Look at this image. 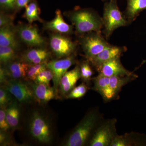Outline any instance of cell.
I'll list each match as a JSON object with an SVG mask.
<instances>
[{
  "label": "cell",
  "instance_id": "cell-26",
  "mask_svg": "<svg viewBox=\"0 0 146 146\" xmlns=\"http://www.w3.org/2000/svg\"><path fill=\"white\" fill-rule=\"evenodd\" d=\"M89 61L88 60L84 61L80 65L81 79L84 82L89 83L92 80L94 72L91 68Z\"/></svg>",
  "mask_w": 146,
  "mask_h": 146
},
{
  "label": "cell",
  "instance_id": "cell-23",
  "mask_svg": "<svg viewBox=\"0 0 146 146\" xmlns=\"http://www.w3.org/2000/svg\"><path fill=\"white\" fill-rule=\"evenodd\" d=\"M24 17L30 25L35 21L42 22L43 21L39 16V6L36 1H32L27 6L24 13Z\"/></svg>",
  "mask_w": 146,
  "mask_h": 146
},
{
  "label": "cell",
  "instance_id": "cell-12",
  "mask_svg": "<svg viewBox=\"0 0 146 146\" xmlns=\"http://www.w3.org/2000/svg\"><path fill=\"white\" fill-rule=\"evenodd\" d=\"M81 78L80 65H76L73 70L66 72L61 78L58 91V97L65 98L75 87L78 81Z\"/></svg>",
  "mask_w": 146,
  "mask_h": 146
},
{
  "label": "cell",
  "instance_id": "cell-17",
  "mask_svg": "<svg viewBox=\"0 0 146 146\" xmlns=\"http://www.w3.org/2000/svg\"><path fill=\"white\" fill-rule=\"evenodd\" d=\"M50 56V52L44 49H31L24 52L22 60L29 65H35L48 62Z\"/></svg>",
  "mask_w": 146,
  "mask_h": 146
},
{
  "label": "cell",
  "instance_id": "cell-28",
  "mask_svg": "<svg viewBox=\"0 0 146 146\" xmlns=\"http://www.w3.org/2000/svg\"><path fill=\"white\" fill-rule=\"evenodd\" d=\"M53 78V74L52 72L47 68L46 70L41 72L36 77L35 80L33 82L36 83L44 84L50 85V82L52 80Z\"/></svg>",
  "mask_w": 146,
  "mask_h": 146
},
{
  "label": "cell",
  "instance_id": "cell-30",
  "mask_svg": "<svg viewBox=\"0 0 146 146\" xmlns=\"http://www.w3.org/2000/svg\"><path fill=\"white\" fill-rule=\"evenodd\" d=\"M132 146L128 135L119 136L117 135L111 142L110 146Z\"/></svg>",
  "mask_w": 146,
  "mask_h": 146
},
{
  "label": "cell",
  "instance_id": "cell-18",
  "mask_svg": "<svg viewBox=\"0 0 146 146\" xmlns=\"http://www.w3.org/2000/svg\"><path fill=\"white\" fill-rule=\"evenodd\" d=\"M16 29L12 26L1 27L0 29V46L11 47L18 50L20 44L16 37Z\"/></svg>",
  "mask_w": 146,
  "mask_h": 146
},
{
  "label": "cell",
  "instance_id": "cell-35",
  "mask_svg": "<svg viewBox=\"0 0 146 146\" xmlns=\"http://www.w3.org/2000/svg\"><path fill=\"white\" fill-rule=\"evenodd\" d=\"M32 0H16L15 4V10H21L24 8H25Z\"/></svg>",
  "mask_w": 146,
  "mask_h": 146
},
{
  "label": "cell",
  "instance_id": "cell-11",
  "mask_svg": "<svg viewBox=\"0 0 146 146\" xmlns=\"http://www.w3.org/2000/svg\"><path fill=\"white\" fill-rule=\"evenodd\" d=\"M99 74L110 77L113 76H136V74L128 70L123 66L120 58H114L104 63L96 68Z\"/></svg>",
  "mask_w": 146,
  "mask_h": 146
},
{
  "label": "cell",
  "instance_id": "cell-33",
  "mask_svg": "<svg viewBox=\"0 0 146 146\" xmlns=\"http://www.w3.org/2000/svg\"><path fill=\"white\" fill-rule=\"evenodd\" d=\"M16 0H0L1 8L5 10H15Z\"/></svg>",
  "mask_w": 146,
  "mask_h": 146
},
{
  "label": "cell",
  "instance_id": "cell-6",
  "mask_svg": "<svg viewBox=\"0 0 146 146\" xmlns=\"http://www.w3.org/2000/svg\"><path fill=\"white\" fill-rule=\"evenodd\" d=\"M32 136L42 143H50L52 139L51 128L48 121L37 111L32 116L29 125Z\"/></svg>",
  "mask_w": 146,
  "mask_h": 146
},
{
  "label": "cell",
  "instance_id": "cell-9",
  "mask_svg": "<svg viewBox=\"0 0 146 146\" xmlns=\"http://www.w3.org/2000/svg\"><path fill=\"white\" fill-rule=\"evenodd\" d=\"M76 62L75 56L73 54L68 57L52 60L47 63V68L52 72L53 74V88L57 95V98H58V88L60 80L68 72L69 68Z\"/></svg>",
  "mask_w": 146,
  "mask_h": 146
},
{
  "label": "cell",
  "instance_id": "cell-27",
  "mask_svg": "<svg viewBox=\"0 0 146 146\" xmlns=\"http://www.w3.org/2000/svg\"><path fill=\"white\" fill-rule=\"evenodd\" d=\"M89 88L86 83L82 82L78 86H75L67 95V99H75L83 97L87 93Z\"/></svg>",
  "mask_w": 146,
  "mask_h": 146
},
{
  "label": "cell",
  "instance_id": "cell-19",
  "mask_svg": "<svg viewBox=\"0 0 146 146\" xmlns=\"http://www.w3.org/2000/svg\"><path fill=\"white\" fill-rule=\"evenodd\" d=\"M29 64L23 61H12L5 67L8 77L12 79L25 78L29 67Z\"/></svg>",
  "mask_w": 146,
  "mask_h": 146
},
{
  "label": "cell",
  "instance_id": "cell-34",
  "mask_svg": "<svg viewBox=\"0 0 146 146\" xmlns=\"http://www.w3.org/2000/svg\"><path fill=\"white\" fill-rule=\"evenodd\" d=\"M11 137L7 133V131L0 130V145L1 146H7L12 144Z\"/></svg>",
  "mask_w": 146,
  "mask_h": 146
},
{
  "label": "cell",
  "instance_id": "cell-36",
  "mask_svg": "<svg viewBox=\"0 0 146 146\" xmlns=\"http://www.w3.org/2000/svg\"><path fill=\"white\" fill-rule=\"evenodd\" d=\"M7 77H8L6 72L5 69L4 67L1 66L0 68V82L1 84H5L6 82L7 81Z\"/></svg>",
  "mask_w": 146,
  "mask_h": 146
},
{
  "label": "cell",
  "instance_id": "cell-2",
  "mask_svg": "<svg viewBox=\"0 0 146 146\" xmlns=\"http://www.w3.org/2000/svg\"><path fill=\"white\" fill-rule=\"evenodd\" d=\"M68 17L78 34L82 35L91 32L101 33L103 28L102 17L89 9H78L68 13Z\"/></svg>",
  "mask_w": 146,
  "mask_h": 146
},
{
  "label": "cell",
  "instance_id": "cell-37",
  "mask_svg": "<svg viewBox=\"0 0 146 146\" xmlns=\"http://www.w3.org/2000/svg\"><path fill=\"white\" fill-rule=\"evenodd\" d=\"M146 63V60H144L143 62V63Z\"/></svg>",
  "mask_w": 146,
  "mask_h": 146
},
{
  "label": "cell",
  "instance_id": "cell-22",
  "mask_svg": "<svg viewBox=\"0 0 146 146\" xmlns=\"http://www.w3.org/2000/svg\"><path fill=\"white\" fill-rule=\"evenodd\" d=\"M18 101L13 100L6 108V115L11 129L15 130L20 122V110Z\"/></svg>",
  "mask_w": 146,
  "mask_h": 146
},
{
  "label": "cell",
  "instance_id": "cell-15",
  "mask_svg": "<svg viewBox=\"0 0 146 146\" xmlns=\"http://www.w3.org/2000/svg\"><path fill=\"white\" fill-rule=\"evenodd\" d=\"M44 27L46 29L59 34L71 35L74 32L72 26L65 23L61 11L58 9L56 11L54 19L46 23Z\"/></svg>",
  "mask_w": 146,
  "mask_h": 146
},
{
  "label": "cell",
  "instance_id": "cell-20",
  "mask_svg": "<svg viewBox=\"0 0 146 146\" xmlns=\"http://www.w3.org/2000/svg\"><path fill=\"white\" fill-rule=\"evenodd\" d=\"M125 16L130 23L135 21L141 11L146 9V0H126Z\"/></svg>",
  "mask_w": 146,
  "mask_h": 146
},
{
  "label": "cell",
  "instance_id": "cell-21",
  "mask_svg": "<svg viewBox=\"0 0 146 146\" xmlns=\"http://www.w3.org/2000/svg\"><path fill=\"white\" fill-rule=\"evenodd\" d=\"M138 76H113L109 77V85L114 98L117 96L122 88L129 82L134 80Z\"/></svg>",
  "mask_w": 146,
  "mask_h": 146
},
{
  "label": "cell",
  "instance_id": "cell-16",
  "mask_svg": "<svg viewBox=\"0 0 146 146\" xmlns=\"http://www.w3.org/2000/svg\"><path fill=\"white\" fill-rule=\"evenodd\" d=\"M94 84L92 89L100 94L105 102L115 99L109 85V77L101 74L92 79Z\"/></svg>",
  "mask_w": 146,
  "mask_h": 146
},
{
  "label": "cell",
  "instance_id": "cell-31",
  "mask_svg": "<svg viewBox=\"0 0 146 146\" xmlns=\"http://www.w3.org/2000/svg\"><path fill=\"white\" fill-rule=\"evenodd\" d=\"M11 129L6 115V108L0 109V129L3 131H7Z\"/></svg>",
  "mask_w": 146,
  "mask_h": 146
},
{
  "label": "cell",
  "instance_id": "cell-24",
  "mask_svg": "<svg viewBox=\"0 0 146 146\" xmlns=\"http://www.w3.org/2000/svg\"><path fill=\"white\" fill-rule=\"evenodd\" d=\"M16 50L11 47L0 46V62L4 65L13 61L16 56Z\"/></svg>",
  "mask_w": 146,
  "mask_h": 146
},
{
  "label": "cell",
  "instance_id": "cell-7",
  "mask_svg": "<svg viewBox=\"0 0 146 146\" xmlns=\"http://www.w3.org/2000/svg\"><path fill=\"white\" fill-rule=\"evenodd\" d=\"M4 88L22 104L30 103L35 100L33 92L28 81L25 82L21 80H8Z\"/></svg>",
  "mask_w": 146,
  "mask_h": 146
},
{
  "label": "cell",
  "instance_id": "cell-4",
  "mask_svg": "<svg viewBox=\"0 0 146 146\" xmlns=\"http://www.w3.org/2000/svg\"><path fill=\"white\" fill-rule=\"evenodd\" d=\"M116 119L101 121L92 134L89 143L90 146H110L111 142L117 136Z\"/></svg>",
  "mask_w": 146,
  "mask_h": 146
},
{
  "label": "cell",
  "instance_id": "cell-1",
  "mask_svg": "<svg viewBox=\"0 0 146 146\" xmlns=\"http://www.w3.org/2000/svg\"><path fill=\"white\" fill-rule=\"evenodd\" d=\"M101 119V115L96 109L88 112L65 139L63 145L83 146L89 143Z\"/></svg>",
  "mask_w": 146,
  "mask_h": 146
},
{
  "label": "cell",
  "instance_id": "cell-8",
  "mask_svg": "<svg viewBox=\"0 0 146 146\" xmlns=\"http://www.w3.org/2000/svg\"><path fill=\"white\" fill-rule=\"evenodd\" d=\"M50 46L58 58L68 57L74 54L77 44L63 35L56 33L52 35L49 40Z\"/></svg>",
  "mask_w": 146,
  "mask_h": 146
},
{
  "label": "cell",
  "instance_id": "cell-29",
  "mask_svg": "<svg viewBox=\"0 0 146 146\" xmlns=\"http://www.w3.org/2000/svg\"><path fill=\"white\" fill-rule=\"evenodd\" d=\"M11 94L3 87L0 89V107L6 108L13 100Z\"/></svg>",
  "mask_w": 146,
  "mask_h": 146
},
{
  "label": "cell",
  "instance_id": "cell-32",
  "mask_svg": "<svg viewBox=\"0 0 146 146\" xmlns=\"http://www.w3.org/2000/svg\"><path fill=\"white\" fill-rule=\"evenodd\" d=\"M13 17L8 14L1 12L0 14V27L12 26L13 25Z\"/></svg>",
  "mask_w": 146,
  "mask_h": 146
},
{
  "label": "cell",
  "instance_id": "cell-3",
  "mask_svg": "<svg viewBox=\"0 0 146 146\" xmlns=\"http://www.w3.org/2000/svg\"><path fill=\"white\" fill-rule=\"evenodd\" d=\"M103 31L106 38L109 39L115 30L131 24L118 7L116 0H111L105 4L103 15Z\"/></svg>",
  "mask_w": 146,
  "mask_h": 146
},
{
  "label": "cell",
  "instance_id": "cell-10",
  "mask_svg": "<svg viewBox=\"0 0 146 146\" xmlns=\"http://www.w3.org/2000/svg\"><path fill=\"white\" fill-rule=\"evenodd\" d=\"M15 29L21 41L28 46L42 47L46 44L44 38L40 34L37 28L30 24H21Z\"/></svg>",
  "mask_w": 146,
  "mask_h": 146
},
{
  "label": "cell",
  "instance_id": "cell-38",
  "mask_svg": "<svg viewBox=\"0 0 146 146\" xmlns=\"http://www.w3.org/2000/svg\"><path fill=\"white\" fill-rule=\"evenodd\" d=\"M104 1H105V0H104ZM106 1H107V0H106ZM108 1H111V0H108Z\"/></svg>",
  "mask_w": 146,
  "mask_h": 146
},
{
  "label": "cell",
  "instance_id": "cell-25",
  "mask_svg": "<svg viewBox=\"0 0 146 146\" xmlns=\"http://www.w3.org/2000/svg\"><path fill=\"white\" fill-rule=\"evenodd\" d=\"M47 63L30 65L26 76V80L27 81H34L36 77L42 71L47 69Z\"/></svg>",
  "mask_w": 146,
  "mask_h": 146
},
{
  "label": "cell",
  "instance_id": "cell-5",
  "mask_svg": "<svg viewBox=\"0 0 146 146\" xmlns=\"http://www.w3.org/2000/svg\"><path fill=\"white\" fill-rule=\"evenodd\" d=\"M81 35L80 43L87 60L96 56L110 45L101 33L93 31Z\"/></svg>",
  "mask_w": 146,
  "mask_h": 146
},
{
  "label": "cell",
  "instance_id": "cell-14",
  "mask_svg": "<svg viewBox=\"0 0 146 146\" xmlns=\"http://www.w3.org/2000/svg\"><path fill=\"white\" fill-rule=\"evenodd\" d=\"M28 82L33 92L35 100L39 104H44L51 100L57 99L53 87L44 84L36 83L33 81Z\"/></svg>",
  "mask_w": 146,
  "mask_h": 146
},
{
  "label": "cell",
  "instance_id": "cell-13",
  "mask_svg": "<svg viewBox=\"0 0 146 146\" xmlns=\"http://www.w3.org/2000/svg\"><path fill=\"white\" fill-rule=\"evenodd\" d=\"M126 50L125 47L117 46L110 44L98 54L88 60L94 68H96L109 60L120 58Z\"/></svg>",
  "mask_w": 146,
  "mask_h": 146
}]
</instances>
